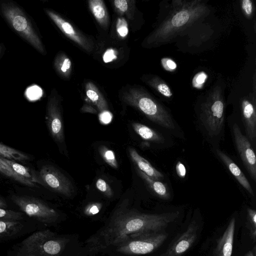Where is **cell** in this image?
Listing matches in <instances>:
<instances>
[{
    "label": "cell",
    "instance_id": "6da1fadb",
    "mask_svg": "<svg viewBox=\"0 0 256 256\" xmlns=\"http://www.w3.org/2000/svg\"><path fill=\"white\" fill-rule=\"evenodd\" d=\"M179 214V212L148 214L121 208L86 243L90 251L96 252L116 246L134 236L162 232Z\"/></svg>",
    "mask_w": 256,
    "mask_h": 256
},
{
    "label": "cell",
    "instance_id": "7a4b0ae2",
    "mask_svg": "<svg viewBox=\"0 0 256 256\" xmlns=\"http://www.w3.org/2000/svg\"><path fill=\"white\" fill-rule=\"evenodd\" d=\"M172 3L171 12L147 38V44L157 46L168 42L210 11L200 0H175Z\"/></svg>",
    "mask_w": 256,
    "mask_h": 256
},
{
    "label": "cell",
    "instance_id": "3957f363",
    "mask_svg": "<svg viewBox=\"0 0 256 256\" xmlns=\"http://www.w3.org/2000/svg\"><path fill=\"white\" fill-rule=\"evenodd\" d=\"M122 100L140 110L153 122L168 129L175 128L174 120L169 112L144 89L129 88L124 92Z\"/></svg>",
    "mask_w": 256,
    "mask_h": 256
},
{
    "label": "cell",
    "instance_id": "277c9868",
    "mask_svg": "<svg viewBox=\"0 0 256 256\" xmlns=\"http://www.w3.org/2000/svg\"><path fill=\"white\" fill-rule=\"evenodd\" d=\"M225 103L221 88L216 86L202 104L200 114L202 125L212 137L220 136L224 126Z\"/></svg>",
    "mask_w": 256,
    "mask_h": 256
},
{
    "label": "cell",
    "instance_id": "5b68a950",
    "mask_svg": "<svg viewBox=\"0 0 256 256\" xmlns=\"http://www.w3.org/2000/svg\"><path fill=\"white\" fill-rule=\"evenodd\" d=\"M66 240L54 238V234L49 230L36 232L22 242L18 256H57L64 249Z\"/></svg>",
    "mask_w": 256,
    "mask_h": 256
},
{
    "label": "cell",
    "instance_id": "8992f818",
    "mask_svg": "<svg viewBox=\"0 0 256 256\" xmlns=\"http://www.w3.org/2000/svg\"><path fill=\"white\" fill-rule=\"evenodd\" d=\"M0 9L3 16L14 30L38 52L45 54L40 38L23 12L17 6L10 3L2 4Z\"/></svg>",
    "mask_w": 256,
    "mask_h": 256
},
{
    "label": "cell",
    "instance_id": "52a82bcc",
    "mask_svg": "<svg viewBox=\"0 0 256 256\" xmlns=\"http://www.w3.org/2000/svg\"><path fill=\"white\" fill-rule=\"evenodd\" d=\"M168 236V234L164 232L134 236L116 246V250L118 252L128 255L150 254L160 248Z\"/></svg>",
    "mask_w": 256,
    "mask_h": 256
},
{
    "label": "cell",
    "instance_id": "ba28073f",
    "mask_svg": "<svg viewBox=\"0 0 256 256\" xmlns=\"http://www.w3.org/2000/svg\"><path fill=\"white\" fill-rule=\"evenodd\" d=\"M11 199L28 216L41 222H52L58 216L56 210L35 198L12 195Z\"/></svg>",
    "mask_w": 256,
    "mask_h": 256
},
{
    "label": "cell",
    "instance_id": "9c48e42d",
    "mask_svg": "<svg viewBox=\"0 0 256 256\" xmlns=\"http://www.w3.org/2000/svg\"><path fill=\"white\" fill-rule=\"evenodd\" d=\"M34 173L36 182L66 196H72L74 191L72 182L54 166L45 165L41 168L39 172H34Z\"/></svg>",
    "mask_w": 256,
    "mask_h": 256
},
{
    "label": "cell",
    "instance_id": "30bf717a",
    "mask_svg": "<svg viewBox=\"0 0 256 256\" xmlns=\"http://www.w3.org/2000/svg\"><path fill=\"white\" fill-rule=\"evenodd\" d=\"M235 146L240 158L251 178L256 181V156L252 144L236 124L232 126Z\"/></svg>",
    "mask_w": 256,
    "mask_h": 256
},
{
    "label": "cell",
    "instance_id": "8fae6325",
    "mask_svg": "<svg viewBox=\"0 0 256 256\" xmlns=\"http://www.w3.org/2000/svg\"><path fill=\"white\" fill-rule=\"evenodd\" d=\"M198 230L197 222L192 221L186 230L176 238L160 256H183L196 240Z\"/></svg>",
    "mask_w": 256,
    "mask_h": 256
},
{
    "label": "cell",
    "instance_id": "7c38bea8",
    "mask_svg": "<svg viewBox=\"0 0 256 256\" xmlns=\"http://www.w3.org/2000/svg\"><path fill=\"white\" fill-rule=\"evenodd\" d=\"M242 121L246 136L256 146V100L255 94L242 98L240 102Z\"/></svg>",
    "mask_w": 256,
    "mask_h": 256
},
{
    "label": "cell",
    "instance_id": "4fadbf2b",
    "mask_svg": "<svg viewBox=\"0 0 256 256\" xmlns=\"http://www.w3.org/2000/svg\"><path fill=\"white\" fill-rule=\"evenodd\" d=\"M46 12L66 36L73 40L86 51L91 52L93 50L94 48L93 42L78 31L70 22L53 11L46 10Z\"/></svg>",
    "mask_w": 256,
    "mask_h": 256
},
{
    "label": "cell",
    "instance_id": "5bb4252c",
    "mask_svg": "<svg viewBox=\"0 0 256 256\" xmlns=\"http://www.w3.org/2000/svg\"><path fill=\"white\" fill-rule=\"evenodd\" d=\"M46 119L48 128L54 140L60 143L64 142L62 120L58 100L55 96H50V97L47 105Z\"/></svg>",
    "mask_w": 256,
    "mask_h": 256
},
{
    "label": "cell",
    "instance_id": "9a60e30c",
    "mask_svg": "<svg viewBox=\"0 0 256 256\" xmlns=\"http://www.w3.org/2000/svg\"><path fill=\"white\" fill-rule=\"evenodd\" d=\"M235 228L236 219L232 218L222 236L217 240L214 256H232Z\"/></svg>",
    "mask_w": 256,
    "mask_h": 256
},
{
    "label": "cell",
    "instance_id": "2e32d148",
    "mask_svg": "<svg viewBox=\"0 0 256 256\" xmlns=\"http://www.w3.org/2000/svg\"><path fill=\"white\" fill-rule=\"evenodd\" d=\"M216 155L228 169L239 184L251 195L254 193L251 185L245 175L237 164L224 152L220 150H216Z\"/></svg>",
    "mask_w": 256,
    "mask_h": 256
},
{
    "label": "cell",
    "instance_id": "e0dca14e",
    "mask_svg": "<svg viewBox=\"0 0 256 256\" xmlns=\"http://www.w3.org/2000/svg\"><path fill=\"white\" fill-rule=\"evenodd\" d=\"M128 152L131 160L139 170L149 177L158 180L164 178L163 174L155 168L148 160L142 156L134 148H130Z\"/></svg>",
    "mask_w": 256,
    "mask_h": 256
},
{
    "label": "cell",
    "instance_id": "ac0fdd59",
    "mask_svg": "<svg viewBox=\"0 0 256 256\" xmlns=\"http://www.w3.org/2000/svg\"><path fill=\"white\" fill-rule=\"evenodd\" d=\"M90 9L98 24L103 28H107L110 18L106 6L102 0L88 1Z\"/></svg>",
    "mask_w": 256,
    "mask_h": 256
},
{
    "label": "cell",
    "instance_id": "d6986e66",
    "mask_svg": "<svg viewBox=\"0 0 256 256\" xmlns=\"http://www.w3.org/2000/svg\"><path fill=\"white\" fill-rule=\"evenodd\" d=\"M86 92L87 97L100 112L108 110V105L106 99L92 82H89L86 83Z\"/></svg>",
    "mask_w": 256,
    "mask_h": 256
},
{
    "label": "cell",
    "instance_id": "ffe728a7",
    "mask_svg": "<svg viewBox=\"0 0 256 256\" xmlns=\"http://www.w3.org/2000/svg\"><path fill=\"white\" fill-rule=\"evenodd\" d=\"M136 171L150 189L158 197L164 200H168L170 198L169 190L164 184L149 177L138 169H136Z\"/></svg>",
    "mask_w": 256,
    "mask_h": 256
},
{
    "label": "cell",
    "instance_id": "44dd1931",
    "mask_svg": "<svg viewBox=\"0 0 256 256\" xmlns=\"http://www.w3.org/2000/svg\"><path fill=\"white\" fill-rule=\"evenodd\" d=\"M132 126L134 132L144 140L156 143H162L164 141L160 134L146 125L132 122Z\"/></svg>",
    "mask_w": 256,
    "mask_h": 256
},
{
    "label": "cell",
    "instance_id": "7402d4cb",
    "mask_svg": "<svg viewBox=\"0 0 256 256\" xmlns=\"http://www.w3.org/2000/svg\"><path fill=\"white\" fill-rule=\"evenodd\" d=\"M145 82L158 92L166 98H170L173 92L169 86L162 78L156 75L146 76Z\"/></svg>",
    "mask_w": 256,
    "mask_h": 256
},
{
    "label": "cell",
    "instance_id": "603a6c76",
    "mask_svg": "<svg viewBox=\"0 0 256 256\" xmlns=\"http://www.w3.org/2000/svg\"><path fill=\"white\" fill-rule=\"evenodd\" d=\"M54 66L60 75L65 78L70 76L72 70V62L64 54L60 53L56 57Z\"/></svg>",
    "mask_w": 256,
    "mask_h": 256
},
{
    "label": "cell",
    "instance_id": "cb8c5ba5",
    "mask_svg": "<svg viewBox=\"0 0 256 256\" xmlns=\"http://www.w3.org/2000/svg\"><path fill=\"white\" fill-rule=\"evenodd\" d=\"M0 158L18 161H24L30 159V157L26 154L1 143H0Z\"/></svg>",
    "mask_w": 256,
    "mask_h": 256
},
{
    "label": "cell",
    "instance_id": "d4e9b609",
    "mask_svg": "<svg viewBox=\"0 0 256 256\" xmlns=\"http://www.w3.org/2000/svg\"><path fill=\"white\" fill-rule=\"evenodd\" d=\"M1 158L17 174L34 183L36 182L34 171L25 166L15 162L14 160L4 158Z\"/></svg>",
    "mask_w": 256,
    "mask_h": 256
},
{
    "label": "cell",
    "instance_id": "484cf974",
    "mask_svg": "<svg viewBox=\"0 0 256 256\" xmlns=\"http://www.w3.org/2000/svg\"><path fill=\"white\" fill-rule=\"evenodd\" d=\"M0 172L25 186L34 187V183L21 176L15 172L8 165L0 158Z\"/></svg>",
    "mask_w": 256,
    "mask_h": 256
},
{
    "label": "cell",
    "instance_id": "4316f807",
    "mask_svg": "<svg viewBox=\"0 0 256 256\" xmlns=\"http://www.w3.org/2000/svg\"><path fill=\"white\" fill-rule=\"evenodd\" d=\"M23 225L18 221L0 220V238L12 236L20 232Z\"/></svg>",
    "mask_w": 256,
    "mask_h": 256
},
{
    "label": "cell",
    "instance_id": "83f0119b",
    "mask_svg": "<svg viewBox=\"0 0 256 256\" xmlns=\"http://www.w3.org/2000/svg\"><path fill=\"white\" fill-rule=\"evenodd\" d=\"M99 152L104 162L114 168L118 167V161L114 152L104 146H102L99 148Z\"/></svg>",
    "mask_w": 256,
    "mask_h": 256
},
{
    "label": "cell",
    "instance_id": "f1b7e54d",
    "mask_svg": "<svg viewBox=\"0 0 256 256\" xmlns=\"http://www.w3.org/2000/svg\"><path fill=\"white\" fill-rule=\"evenodd\" d=\"M246 226L250 232L251 238L254 242L256 240V211L248 208L246 214Z\"/></svg>",
    "mask_w": 256,
    "mask_h": 256
},
{
    "label": "cell",
    "instance_id": "f546056e",
    "mask_svg": "<svg viewBox=\"0 0 256 256\" xmlns=\"http://www.w3.org/2000/svg\"><path fill=\"white\" fill-rule=\"evenodd\" d=\"M22 218V214L12 210L0 208V220L4 221H18Z\"/></svg>",
    "mask_w": 256,
    "mask_h": 256
},
{
    "label": "cell",
    "instance_id": "4dcf8cb0",
    "mask_svg": "<svg viewBox=\"0 0 256 256\" xmlns=\"http://www.w3.org/2000/svg\"><path fill=\"white\" fill-rule=\"evenodd\" d=\"M242 10L244 16L248 19L252 18L254 14V5L252 0H242L240 1Z\"/></svg>",
    "mask_w": 256,
    "mask_h": 256
},
{
    "label": "cell",
    "instance_id": "1f68e13d",
    "mask_svg": "<svg viewBox=\"0 0 256 256\" xmlns=\"http://www.w3.org/2000/svg\"><path fill=\"white\" fill-rule=\"evenodd\" d=\"M96 188L101 192L104 196L108 198L112 196V190L106 181L102 178H98L96 182Z\"/></svg>",
    "mask_w": 256,
    "mask_h": 256
},
{
    "label": "cell",
    "instance_id": "d6a6232c",
    "mask_svg": "<svg viewBox=\"0 0 256 256\" xmlns=\"http://www.w3.org/2000/svg\"><path fill=\"white\" fill-rule=\"evenodd\" d=\"M26 94L28 98L30 100H35L42 96V90L38 86L34 85L26 90Z\"/></svg>",
    "mask_w": 256,
    "mask_h": 256
},
{
    "label": "cell",
    "instance_id": "836d02e7",
    "mask_svg": "<svg viewBox=\"0 0 256 256\" xmlns=\"http://www.w3.org/2000/svg\"><path fill=\"white\" fill-rule=\"evenodd\" d=\"M116 30L118 35L122 37H126L128 32V24L124 18H118L116 24Z\"/></svg>",
    "mask_w": 256,
    "mask_h": 256
},
{
    "label": "cell",
    "instance_id": "e575fe53",
    "mask_svg": "<svg viewBox=\"0 0 256 256\" xmlns=\"http://www.w3.org/2000/svg\"><path fill=\"white\" fill-rule=\"evenodd\" d=\"M207 78V75L204 72H200L195 75L192 80L194 87L200 88L204 84Z\"/></svg>",
    "mask_w": 256,
    "mask_h": 256
},
{
    "label": "cell",
    "instance_id": "d590c367",
    "mask_svg": "<svg viewBox=\"0 0 256 256\" xmlns=\"http://www.w3.org/2000/svg\"><path fill=\"white\" fill-rule=\"evenodd\" d=\"M161 64L164 68L168 72H174L177 68L176 64L170 58H162L161 60Z\"/></svg>",
    "mask_w": 256,
    "mask_h": 256
},
{
    "label": "cell",
    "instance_id": "8d00e7d4",
    "mask_svg": "<svg viewBox=\"0 0 256 256\" xmlns=\"http://www.w3.org/2000/svg\"><path fill=\"white\" fill-rule=\"evenodd\" d=\"M114 6L122 14L126 13L128 9V1L126 0H115L114 1Z\"/></svg>",
    "mask_w": 256,
    "mask_h": 256
},
{
    "label": "cell",
    "instance_id": "74e56055",
    "mask_svg": "<svg viewBox=\"0 0 256 256\" xmlns=\"http://www.w3.org/2000/svg\"><path fill=\"white\" fill-rule=\"evenodd\" d=\"M102 208L100 203H92L88 205L85 209V212L89 216L94 215L98 213Z\"/></svg>",
    "mask_w": 256,
    "mask_h": 256
},
{
    "label": "cell",
    "instance_id": "f35d334b",
    "mask_svg": "<svg viewBox=\"0 0 256 256\" xmlns=\"http://www.w3.org/2000/svg\"><path fill=\"white\" fill-rule=\"evenodd\" d=\"M117 58L116 53L113 48H108L104 53L102 57L103 61L108 63Z\"/></svg>",
    "mask_w": 256,
    "mask_h": 256
},
{
    "label": "cell",
    "instance_id": "ab89813d",
    "mask_svg": "<svg viewBox=\"0 0 256 256\" xmlns=\"http://www.w3.org/2000/svg\"><path fill=\"white\" fill-rule=\"evenodd\" d=\"M112 116L108 110L100 112L99 114L100 120L102 124H108L112 119Z\"/></svg>",
    "mask_w": 256,
    "mask_h": 256
},
{
    "label": "cell",
    "instance_id": "60d3db41",
    "mask_svg": "<svg viewBox=\"0 0 256 256\" xmlns=\"http://www.w3.org/2000/svg\"><path fill=\"white\" fill-rule=\"evenodd\" d=\"M177 175L180 178H184L186 176V170L184 165L180 162H178L176 166Z\"/></svg>",
    "mask_w": 256,
    "mask_h": 256
},
{
    "label": "cell",
    "instance_id": "b9f144b4",
    "mask_svg": "<svg viewBox=\"0 0 256 256\" xmlns=\"http://www.w3.org/2000/svg\"><path fill=\"white\" fill-rule=\"evenodd\" d=\"M82 111L90 112L92 113H96V111L95 109L90 106L84 105L82 108Z\"/></svg>",
    "mask_w": 256,
    "mask_h": 256
},
{
    "label": "cell",
    "instance_id": "7bdbcfd3",
    "mask_svg": "<svg viewBox=\"0 0 256 256\" xmlns=\"http://www.w3.org/2000/svg\"><path fill=\"white\" fill-rule=\"evenodd\" d=\"M256 246H254L252 250L248 252L244 256H256Z\"/></svg>",
    "mask_w": 256,
    "mask_h": 256
},
{
    "label": "cell",
    "instance_id": "ee69618b",
    "mask_svg": "<svg viewBox=\"0 0 256 256\" xmlns=\"http://www.w3.org/2000/svg\"><path fill=\"white\" fill-rule=\"evenodd\" d=\"M6 207V202L2 199L0 198V208H5Z\"/></svg>",
    "mask_w": 256,
    "mask_h": 256
}]
</instances>
